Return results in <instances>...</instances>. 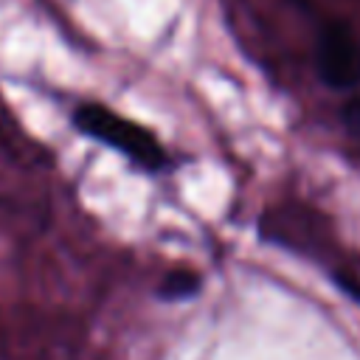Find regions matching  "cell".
<instances>
[{"label":"cell","mask_w":360,"mask_h":360,"mask_svg":"<svg viewBox=\"0 0 360 360\" xmlns=\"http://www.w3.org/2000/svg\"><path fill=\"white\" fill-rule=\"evenodd\" d=\"M73 121L84 135L112 146L115 152H121L124 158H129L132 163H138L143 169L158 172L169 163L160 141L149 129H143L141 124H135V121H129V118H124V115H118L101 104L79 107L73 112Z\"/></svg>","instance_id":"obj_1"},{"label":"cell","mask_w":360,"mask_h":360,"mask_svg":"<svg viewBox=\"0 0 360 360\" xmlns=\"http://www.w3.org/2000/svg\"><path fill=\"white\" fill-rule=\"evenodd\" d=\"M315 62L321 79L335 90H349L360 84V39L343 22H329L321 28Z\"/></svg>","instance_id":"obj_2"},{"label":"cell","mask_w":360,"mask_h":360,"mask_svg":"<svg viewBox=\"0 0 360 360\" xmlns=\"http://www.w3.org/2000/svg\"><path fill=\"white\" fill-rule=\"evenodd\" d=\"M200 290V276L191 270H174L163 278L160 284V295L169 301H180V298H191Z\"/></svg>","instance_id":"obj_3"},{"label":"cell","mask_w":360,"mask_h":360,"mask_svg":"<svg viewBox=\"0 0 360 360\" xmlns=\"http://www.w3.org/2000/svg\"><path fill=\"white\" fill-rule=\"evenodd\" d=\"M343 121H346L349 129H357V132H360V96L352 98V101L343 107Z\"/></svg>","instance_id":"obj_4"},{"label":"cell","mask_w":360,"mask_h":360,"mask_svg":"<svg viewBox=\"0 0 360 360\" xmlns=\"http://www.w3.org/2000/svg\"><path fill=\"white\" fill-rule=\"evenodd\" d=\"M295 3H298V6H307V0H295Z\"/></svg>","instance_id":"obj_5"}]
</instances>
